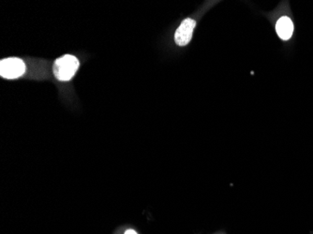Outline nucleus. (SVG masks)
<instances>
[{
	"mask_svg": "<svg viewBox=\"0 0 313 234\" xmlns=\"http://www.w3.org/2000/svg\"><path fill=\"white\" fill-rule=\"evenodd\" d=\"M79 68V60L74 55L65 54L56 60L54 64V74L59 81H70Z\"/></svg>",
	"mask_w": 313,
	"mask_h": 234,
	"instance_id": "nucleus-1",
	"label": "nucleus"
},
{
	"mask_svg": "<svg viewBox=\"0 0 313 234\" xmlns=\"http://www.w3.org/2000/svg\"><path fill=\"white\" fill-rule=\"evenodd\" d=\"M26 72V65L17 57L3 59L0 62V75L6 79H17Z\"/></svg>",
	"mask_w": 313,
	"mask_h": 234,
	"instance_id": "nucleus-2",
	"label": "nucleus"
},
{
	"mask_svg": "<svg viewBox=\"0 0 313 234\" xmlns=\"http://www.w3.org/2000/svg\"><path fill=\"white\" fill-rule=\"evenodd\" d=\"M196 22L194 20L187 18L183 21L175 34V40L177 45L185 46L189 43L192 38Z\"/></svg>",
	"mask_w": 313,
	"mask_h": 234,
	"instance_id": "nucleus-3",
	"label": "nucleus"
},
{
	"mask_svg": "<svg viewBox=\"0 0 313 234\" xmlns=\"http://www.w3.org/2000/svg\"><path fill=\"white\" fill-rule=\"evenodd\" d=\"M276 31L281 39L288 40L291 39L294 32L293 22L288 17H281L276 25Z\"/></svg>",
	"mask_w": 313,
	"mask_h": 234,
	"instance_id": "nucleus-4",
	"label": "nucleus"
},
{
	"mask_svg": "<svg viewBox=\"0 0 313 234\" xmlns=\"http://www.w3.org/2000/svg\"><path fill=\"white\" fill-rule=\"evenodd\" d=\"M125 234H137V232L135 230H133V229H129V230L126 231Z\"/></svg>",
	"mask_w": 313,
	"mask_h": 234,
	"instance_id": "nucleus-5",
	"label": "nucleus"
}]
</instances>
